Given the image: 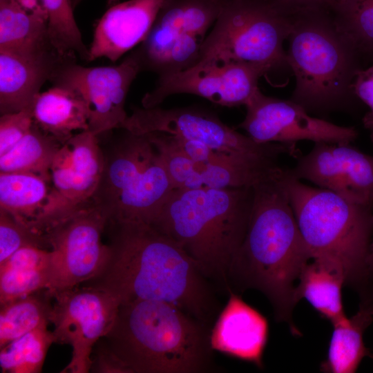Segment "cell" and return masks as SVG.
<instances>
[{
  "instance_id": "obj_1",
  "label": "cell",
  "mask_w": 373,
  "mask_h": 373,
  "mask_svg": "<svg viewBox=\"0 0 373 373\" xmlns=\"http://www.w3.org/2000/svg\"><path fill=\"white\" fill-rule=\"evenodd\" d=\"M110 255L100 274L81 285L103 289L121 303L173 305L206 325L216 304L207 278L173 240L142 222H108Z\"/></svg>"
},
{
  "instance_id": "obj_2",
  "label": "cell",
  "mask_w": 373,
  "mask_h": 373,
  "mask_svg": "<svg viewBox=\"0 0 373 373\" xmlns=\"http://www.w3.org/2000/svg\"><path fill=\"white\" fill-rule=\"evenodd\" d=\"M284 175L253 186L247 231L230 263L227 280L229 288L231 285L240 291L253 289L262 293L276 321L300 336L292 320L298 303L294 283L312 256L290 204Z\"/></svg>"
},
{
  "instance_id": "obj_3",
  "label": "cell",
  "mask_w": 373,
  "mask_h": 373,
  "mask_svg": "<svg viewBox=\"0 0 373 373\" xmlns=\"http://www.w3.org/2000/svg\"><path fill=\"white\" fill-rule=\"evenodd\" d=\"M102 339L128 373L204 372L213 351L207 325L157 300L121 303Z\"/></svg>"
},
{
  "instance_id": "obj_4",
  "label": "cell",
  "mask_w": 373,
  "mask_h": 373,
  "mask_svg": "<svg viewBox=\"0 0 373 373\" xmlns=\"http://www.w3.org/2000/svg\"><path fill=\"white\" fill-rule=\"evenodd\" d=\"M253 198V187L175 189L151 225L229 290V267L245 238Z\"/></svg>"
},
{
  "instance_id": "obj_5",
  "label": "cell",
  "mask_w": 373,
  "mask_h": 373,
  "mask_svg": "<svg viewBox=\"0 0 373 373\" xmlns=\"http://www.w3.org/2000/svg\"><path fill=\"white\" fill-rule=\"evenodd\" d=\"M283 180L312 259L340 266L345 285L360 291L366 288L372 206L353 203L327 189L309 186L289 175L287 169Z\"/></svg>"
},
{
  "instance_id": "obj_6",
  "label": "cell",
  "mask_w": 373,
  "mask_h": 373,
  "mask_svg": "<svg viewBox=\"0 0 373 373\" xmlns=\"http://www.w3.org/2000/svg\"><path fill=\"white\" fill-rule=\"evenodd\" d=\"M287 64L296 86L291 100L309 112H325L356 97L352 88L361 56L325 10L293 16Z\"/></svg>"
},
{
  "instance_id": "obj_7",
  "label": "cell",
  "mask_w": 373,
  "mask_h": 373,
  "mask_svg": "<svg viewBox=\"0 0 373 373\" xmlns=\"http://www.w3.org/2000/svg\"><path fill=\"white\" fill-rule=\"evenodd\" d=\"M292 26L293 17L266 0H224L198 61L287 64L283 43Z\"/></svg>"
},
{
  "instance_id": "obj_8",
  "label": "cell",
  "mask_w": 373,
  "mask_h": 373,
  "mask_svg": "<svg viewBox=\"0 0 373 373\" xmlns=\"http://www.w3.org/2000/svg\"><path fill=\"white\" fill-rule=\"evenodd\" d=\"M137 135L160 132L195 140L223 153L276 161L285 154L298 158L296 145L260 144L224 124L213 114L192 108H134L121 128Z\"/></svg>"
},
{
  "instance_id": "obj_9",
  "label": "cell",
  "mask_w": 373,
  "mask_h": 373,
  "mask_svg": "<svg viewBox=\"0 0 373 373\" xmlns=\"http://www.w3.org/2000/svg\"><path fill=\"white\" fill-rule=\"evenodd\" d=\"M108 219L92 202L47 229L44 235L52 252L49 291L71 289L97 276L110 255L102 242Z\"/></svg>"
},
{
  "instance_id": "obj_10",
  "label": "cell",
  "mask_w": 373,
  "mask_h": 373,
  "mask_svg": "<svg viewBox=\"0 0 373 373\" xmlns=\"http://www.w3.org/2000/svg\"><path fill=\"white\" fill-rule=\"evenodd\" d=\"M119 301L110 293L79 285L53 294L50 323L55 343L68 344L72 357L61 372L87 373L97 343L112 328Z\"/></svg>"
},
{
  "instance_id": "obj_11",
  "label": "cell",
  "mask_w": 373,
  "mask_h": 373,
  "mask_svg": "<svg viewBox=\"0 0 373 373\" xmlns=\"http://www.w3.org/2000/svg\"><path fill=\"white\" fill-rule=\"evenodd\" d=\"M97 137L88 130L80 131L58 151L50 171V198L36 224L39 231L92 202L104 165Z\"/></svg>"
},
{
  "instance_id": "obj_12",
  "label": "cell",
  "mask_w": 373,
  "mask_h": 373,
  "mask_svg": "<svg viewBox=\"0 0 373 373\" xmlns=\"http://www.w3.org/2000/svg\"><path fill=\"white\" fill-rule=\"evenodd\" d=\"M271 66L247 61H198L186 70L159 76L142 99V107L158 106L167 97L187 93L227 107L246 106Z\"/></svg>"
},
{
  "instance_id": "obj_13",
  "label": "cell",
  "mask_w": 373,
  "mask_h": 373,
  "mask_svg": "<svg viewBox=\"0 0 373 373\" xmlns=\"http://www.w3.org/2000/svg\"><path fill=\"white\" fill-rule=\"evenodd\" d=\"M139 58L133 51L118 65L86 67L75 60L63 63L50 79L53 86L78 93L89 107L88 131L98 136L120 128L128 115L125 102L128 90L142 71Z\"/></svg>"
},
{
  "instance_id": "obj_14",
  "label": "cell",
  "mask_w": 373,
  "mask_h": 373,
  "mask_svg": "<svg viewBox=\"0 0 373 373\" xmlns=\"http://www.w3.org/2000/svg\"><path fill=\"white\" fill-rule=\"evenodd\" d=\"M245 107V117L238 128L257 143L296 145L300 140H309L350 144L358 136L354 126H342L312 117L291 99L267 96L259 88Z\"/></svg>"
},
{
  "instance_id": "obj_15",
  "label": "cell",
  "mask_w": 373,
  "mask_h": 373,
  "mask_svg": "<svg viewBox=\"0 0 373 373\" xmlns=\"http://www.w3.org/2000/svg\"><path fill=\"white\" fill-rule=\"evenodd\" d=\"M287 171L291 177L308 180L349 202L373 205V155L350 144L315 143Z\"/></svg>"
},
{
  "instance_id": "obj_16",
  "label": "cell",
  "mask_w": 373,
  "mask_h": 373,
  "mask_svg": "<svg viewBox=\"0 0 373 373\" xmlns=\"http://www.w3.org/2000/svg\"><path fill=\"white\" fill-rule=\"evenodd\" d=\"M224 0H165L146 39L135 50L143 70L154 71L173 43L191 33L203 37Z\"/></svg>"
},
{
  "instance_id": "obj_17",
  "label": "cell",
  "mask_w": 373,
  "mask_h": 373,
  "mask_svg": "<svg viewBox=\"0 0 373 373\" xmlns=\"http://www.w3.org/2000/svg\"><path fill=\"white\" fill-rule=\"evenodd\" d=\"M165 0H128L110 7L97 21L88 61H116L149 35Z\"/></svg>"
},
{
  "instance_id": "obj_18",
  "label": "cell",
  "mask_w": 373,
  "mask_h": 373,
  "mask_svg": "<svg viewBox=\"0 0 373 373\" xmlns=\"http://www.w3.org/2000/svg\"><path fill=\"white\" fill-rule=\"evenodd\" d=\"M229 298L210 331V345L216 350L263 367L269 336L267 318L231 290Z\"/></svg>"
},
{
  "instance_id": "obj_19",
  "label": "cell",
  "mask_w": 373,
  "mask_h": 373,
  "mask_svg": "<svg viewBox=\"0 0 373 373\" xmlns=\"http://www.w3.org/2000/svg\"><path fill=\"white\" fill-rule=\"evenodd\" d=\"M125 134L104 155V165L92 202L107 216L137 182L157 151L146 134Z\"/></svg>"
},
{
  "instance_id": "obj_20",
  "label": "cell",
  "mask_w": 373,
  "mask_h": 373,
  "mask_svg": "<svg viewBox=\"0 0 373 373\" xmlns=\"http://www.w3.org/2000/svg\"><path fill=\"white\" fill-rule=\"evenodd\" d=\"M57 53L33 56L0 50V113L32 108L44 84L63 63Z\"/></svg>"
},
{
  "instance_id": "obj_21",
  "label": "cell",
  "mask_w": 373,
  "mask_h": 373,
  "mask_svg": "<svg viewBox=\"0 0 373 373\" xmlns=\"http://www.w3.org/2000/svg\"><path fill=\"white\" fill-rule=\"evenodd\" d=\"M0 50L33 56L58 53L44 9L29 10L16 1L0 0Z\"/></svg>"
},
{
  "instance_id": "obj_22",
  "label": "cell",
  "mask_w": 373,
  "mask_h": 373,
  "mask_svg": "<svg viewBox=\"0 0 373 373\" xmlns=\"http://www.w3.org/2000/svg\"><path fill=\"white\" fill-rule=\"evenodd\" d=\"M35 123L65 144L76 131L88 130L89 107L76 91L59 86L39 93L32 106Z\"/></svg>"
},
{
  "instance_id": "obj_23",
  "label": "cell",
  "mask_w": 373,
  "mask_h": 373,
  "mask_svg": "<svg viewBox=\"0 0 373 373\" xmlns=\"http://www.w3.org/2000/svg\"><path fill=\"white\" fill-rule=\"evenodd\" d=\"M373 321V288L361 292L357 312L333 325L326 359L320 370L326 373H354L362 359L369 355L363 334Z\"/></svg>"
},
{
  "instance_id": "obj_24",
  "label": "cell",
  "mask_w": 373,
  "mask_h": 373,
  "mask_svg": "<svg viewBox=\"0 0 373 373\" xmlns=\"http://www.w3.org/2000/svg\"><path fill=\"white\" fill-rule=\"evenodd\" d=\"M52 252L26 246L0 264V305L31 294L49 289Z\"/></svg>"
},
{
  "instance_id": "obj_25",
  "label": "cell",
  "mask_w": 373,
  "mask_h": 373,
  "mask_svg": "<svg viewBox=\"0 0 373 373\" xmlns=\"http://www.w3.org/2000/svg\"><path fill=\"white\" fill-rule=\"evenodd\" d=\"M295 289L296 301L305 299L318 314L332 325L346 319L342 288L345 285L343 269L333 263L313 260L309 262Z\"/></svg>"
},
{
  "instance_id": "obj_26",
  "label": "cell",
  "mask_w": 373,
  "mask_h": 373,
  "mask_svg": "<svg viewBox=\"0 0 373 373\" xmlns=\"http://www.w3.org/2000/svg\"><path fill=\"white\" fill-rule=\"evenodd\" d=\"M284 169L276 161L222 153L216 160L200 164L204 186L253 187L281 175Z\"/></svg>"
},
{
  "instance_id": "obj_27",
  "label": "cell",
  "mask_w": 373,
  "mask_h": 373,
  "mask_svg": "<svg viewBox=\"0 0 373 373\" xmlns=\"http://www.w3.org/2000/svg\"><path fill=\"white\" fill-rule=\"evenodd\" d=\"M50 182L33 173H0V209L35 231L50 198Z\"/></svg>"
},
{
  "instance_id": "obj_28",
  "label": "cell",
  "mask_w": 373,
  "mask_h": 373,
  "mask_svg": "<svg viewBox=\"0 0 373 373\" xmlns=\"http://www.w3.org/2000/svg\"><path fill=\"white\" fill-rule=\"evenodd\" d=\"M62 145L34 122L29 132L0 156V173H33L50 182V168Z\"/></svg>"
},
{
  "instance_id": "obj_29",
  "label": "cell",
  "mask_w": 373,
  "mask_h": 373,
  "mask_svg": "<svg viewBox=\"0 0 373 373\" xmlns=\"http://www.w3.org/2000/svg\"><path fill=\"white\" fill-rule=\"evenodd\" d=\"M53 296L41 290L1 305L0 348L50 323Z\"/></svg>"
},
{
  "instance_id": "obj_30",
  "label": "cell",
  "mask_w": 373,
  "mask_h": 373,
  "mask_svg": "<svg viewBox=\"0 0 373 373\" xmlns=\"http://www.w3.org/2000/svg\"><path fill=\"white\" fill-rule=\"evenodd\" d=\"M45 11L50 42L63 57L77 56L88 61L89 50L84 44L73 14L72 0H39Z\"/></svg>"
},
{
  "instance_id": "obj_31",
  "label": "cell",
  "mask_w": 373,
  "mask_h": 373,
  "mask_svg": "<svg viewBox=\"0 0 373 373\" xmlns=\"http://www.w3.org/2000/svg\"><path fill=\"white\" fill-rule=\"evenodd\" d=\"M55 343L47 325L37 327L1 348L2 372L38 373L42 371L48 350Z\"/></svg>"
},
{
  "instance_id": "obj_32",
  "label": "cell",
  "mask_w": 373,
  "mask_h": 373,
  "mask_svg": "<svg viewBox=\"0 0 373 373\" xmlns=\"http://www.w3.org/2000/svg\"><path fill=\"white\" fill-rule=\"evenodd\" d=\"M334 13L338 27L360 55L373 56V0H344Z\"/></svg>"
},
{
  "instance_id": "obj_33",
  "label": "cell",
  "mask_w": 373,
  "mask_h": 373,
  "mask_svg": "<svg viewBox=\"0 0 373 373\" xmlns=\"http://www.w3.org/2000/svg\"><path fill=\"white\" fill-rule=\"evenodd\" d=\"M146 135L157 151L175 189L204 186L200 164L193 162L180 149L171 135L160 132Z\"/></svg>"
},
{
  "instance_id": "obj_34",
  "label": "cell",
  "mask_w": 373,
  "mask_h": 373,
  "mask_svg": "<svg viewBox=\"0 0 373 373\" xmlns=\"http://www.w3.org/2000/svg\"><path fill=\"white\" fill-rule=\"evenodd\" d=\"M26 246L49 248L44 235L0 209V264Z\"/></svg>"
},
{
  "instance_id": "obj_35",
  "label": "cell",
  "mask_w": 373,
  "mask_h": 373,
  "mask_svg": "<svg viewBox=\"0 0 373 373\" xmlns=\"http://www.w3.org/2000/svg\"><path fill=\"white\" fill-rule=\"evenodd\" d=\"M204 38L191 33L178 37L154 72L160 76L180 72L195 65L200 59L201 46Z\"/></svg>"
},
{
  "instance_id": "obj_36",
  "label": "cell",
  "mask_w": 373,
  "mask_h": 373,
  "mask_svg": "<svg viewBox=\"0 0 373 373\" xmlns=\"http://www.w3.org/2000/svg\"><path fill=\"white\" fill-rule=\"evenodd\" d=\"M34 124L32 108L1 115L0 156L17 144Z\"/></svg>"
},
{
  "instance_id": "obj_37",
  "label": "cell",
  "mask_w": 373,
  "mask_h": 373,
  "mask_svg": "<svg viewBox=\"0 0 373 373\" xmlns=\"http://www.w3.org/2000/svg\"><path fill=\"white\" fill-rule=\"evenodd\" d=\"M352 88L355 96L369 107V111L363 116L362 122L370 132L373 143V64L357 71Z\"/></svg>"
},
{
  "instance_id": "obj_38",
  "label": "cell",
  "mask_w": 373,
  "mask_h": 373,
  "mask_svg": "<svg viewBox=\"0 0 373 373\" xmlns=\"http://www.w3.org/2000/svg\"><path fill=\"white\" fill-rule=\"evenodd\" d=\"M90 371L102 373H128L117 356L101 338L95 345Z\"/></svg>"
},
{
  "instance_id": "obj_39",
  "label": "cell",
  "mask_w": 373,
  "mask_h": 373,
  "mask_svg": "<svg viewBox=\"0 0 373 373\" xmlns=\"http://www.w3.org/2000/svg\"><path fill=\"white\" fill-rule=\"evenodd\" d=\"M180 149L195 163L203 164L218 158L220 153L208 145L195 140L172 135Z\"/></svg>"
},
{
  "instance_id": "obj_40",
  "label": "cell",
  "mask_w": 373,
  "mask_h": 373,
  "mask_svg": "<svg viewBox=\"0 0 373 373\" xmlns=\"http://www.w3.org/2000/svg\"><path fill=\"white\" fill-rule=\"evenodd\" d=\"M289 16L315 10H332V0H266Z\"/></svg>"
},
{
  "instance_id": "obj_41",
  "label": "cell",
  "mask_w": 373,
  "mask_h": 373,
  "mask_svg": "<svg viewBox=\"0 0 373 373\" xmlns=\"http://www.w3.org/2000/svg\"><path fill=\"white\" fill-rule=\"evenodd\" d=\"M19 3L23 7L29 10H35L42 8L38 0H13Z\"/></svg>"
},
{
  "instance_id": "obj_42",
  "label": "cell",
  "mask_w": 373,
  "mask_h": 373,
  "mask_svg": "<svg viewBox=\"0 0 373 373\" xmlns=\"http://www.w3.org/2000/svg\"><path fill=\"white\" fill-rule=\"evenodd\" d=\"M366 263L370 280L373 279V236L370 245Z\"/></svg>"
},
{
  "instance_id": "obj_43",
  "label": "cell",
  "mask_w": 373,
  "mask_h": 373,
  "mask_svg": "<svg viewBox=\"0 0 373 373\" xmlns=\"http://www.w3.org/2000/svg\"><path fill=\"white\" fill-rule=\"evenodd\" d=\"M344 0H332V11H334V9L336 8V6L341 3Z\"/></svg>"
},
{
  "instance_id": "obj_44",
  "label": "cell",
  "mask_w": 373,
  "mask_h": 373,
  "mask_svg": "<svg viewBox=\"0 0 373 373\" xmlns=\"http://www.w3.org/2000/svg\"><path fill=\"white\" fill-rule=\"evenodd\" d=\"M82 0H72V3L73 5V7L75 8L76 6H77Z\"/></svg>"
}]
</instances>
